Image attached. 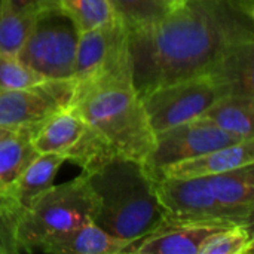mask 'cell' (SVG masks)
I'll return each mask as SVG.
<instances>
[{"label":"cell","instance_id":"cell-15","mask_svg":"<svg viewBox=\"0 0 254 254\" xmlns=\"http://www.w3.org/2000/svg\"><path fill=\"white\" fill-rule=\"evenodd\" d=\"M254 95L228 94L214 101L198 119L207 121L240 140L253 138Z\"/></svg>","mask_w":254,"mask_h":254},{"label":"cell","instance_id":"cell-27","mask_svg":"<svg viewBox=\"0 0 254 254\" xmlns=\"http://www.w3.org/2000/svg\"><path fill=\"white\" fill-rule=\"evenodd\" d=\"M0 4H1V0H0Z\"/></svg>","mask_w":254,"mask_h":254},{"label":"cell","instance_id":"cell-6","mask_svg":"<svg viewBox=\"0 0 254 254\" xmlns=\"http://www.w3.org/2000/svg\"><path fill=\"white\" fill-rule=\"evenodd\" d=\"M237 94L226 77L205 73L176 80L149 91L141 97L150 127L156 134L179 124L196 119L214 101Z\"/></svg>","mask_w":254,"mask_h":254},{"label":"cell","instance_id":"cell-21","mask_svg":"<svg viewBox=\"0 0 254 254\" xmlns=\"http://www.w3.org/2000/svg\"><path fill=\"white\" fill-rule=\"evenodd\" d=\"M253 243V226L237 225L208 237L199 254H249Z\"/></svg>","mask_w":254,"mask_h":254},{"label":"cell","instance_id":"cell-10","mask_svg":"<svg viewBox=\"0 0 254 254\" xmlns=\"http://www.w3.org/2000/svg\"><path fill=\"white\" fill-rule=\"evenodd\" d=\"M156 196L168 213L253 226L252 214L228 208L216 199L207 177H159L156 180Z\"/></svg>","mask_w":254,"mask_h":254},{"label":"cell","instance_id":"cell-14","mask_svg":"<svg viewBox=\"0 0 254 254\" xmlns=\"http://www.w3.org/2000/svg\"><path fill=\"white\" fill-rule=\"evenodd\" d=\"M85 121L73 107H65L45 119L34 131L31 144L37 153H65L82 135Z\"/></svg>","mask_w":254,"mask_h":254},{"label":"cell","instance_id":"cell-9","mask_svg":"<svg viewBox=\"0 0 254 254\" xmlns=\"http://www.w3.org/2000/svg\"><path fill=\"white\" fill-rule=\"evenodd\" d=\"M231 226L237 223L164 211L161 223L140 240L132 241L124 253L199 254L208 237Z\"/></svg>","mask_w":254,"mask_h":254},{"label":"cell","instance_id":"cell-11","mask_svg":"<svg viewBox=\"0 0 254 254\" xmlns=\"http://www.w3.org/2000/svg\"><path fill=\"white\" fill-rule=\"evenodd\" d=\"M61 109L65 107L55 98L51 79L34 88L0 89V128L4 129L39 125Z\"/></svg>","mask_w":254,"mask_h":254},{"label":"cell","instance_id":"cell-16","mask_svg":"<svg viewBox=\"0 0 254 254\" xmlns=\"http://www.w3.org/2000/svg\"><path fill=\"white\" fill-rule=\"evenodd\" d=\"M39 125L7 129L0 137V196L10 195L13 182L37 155L31 137Z\"/></svg>","mask_w":254,"mask_h":254},{"label":"cell","instance_id":"cell-18","mask_svg":"<svg viewBox=\"0 0 254 254\" xmlns=\"http://www.w3.org/2000/svg\"><path fill=\"white\" fill-rule=\"evenodd\" d=\"M67 161L64 153H37L10 188V196L25 207L34 196L54 185L55 176Z\"/></svg>","mask_w":254,"mask_h":254},{"label":"cell","instance_id":"cell-17","mask_svg":"<svg viewBox=\"0 0 254 254\" xmlns=\"http://www.w3.org/2000/svg\"><path fill=\"white\" fill-rule=\"evenodd\" d=\"M216 199L228 208L252 214L254 210V164L207 177Z\"/></svg>","mask_w":254,"mask_h":254},{"label":"cell","instance_id":"cell-1","mask_svg":"<svg viewBox=\"0 0 254 254\" xmlns=\"http://www.w3.org/2000/svg\"><path fill=\"white\" fill-rule=\"evenodd\" d=\"M254 10L252 0H185L159 21L129 33L132 86L149 91L213 73L237 94H253Z\"/></svg>","mask_w":254,"mask_h":254},{"label":"cell","instance_id":"cell-7","mask_svg":"<svg viewBox=\"0 0 254 254\" xmlns=\"http://www.w3.org/2000/svg\"><path fill=\"white\" fill-rule=\"evenodd\" d=\"M77 39L79 28L63 6L45 9L16 57L46 79H71Z\"/></svg>","mask_w":254,"mask_h":254},{"label":"cell","instance_id":"cell-12","mask_svg":"<svg viewBox=\"0 0 254 254\" xmlns=\"http://www.w3.org/2000/svg\"><path fill=\"white\" fill-rule=\"evenodd\" d=\"M250 164H254V138L241 140L238 143L214 149L202 155L168 165L158 174V179L208 177Z\"/></svg>","mask_w":254,"mask_h":254},{"label":"cell","instance_id":"cell-3","mask_svg":"<svg viewBox=\"0 0 254 254\" xmlns=\"http://www.w3.org/2000/svg\"><path fill=\"white\" fill-rule=\"evenodd\" d=\"M73 109L118 156L144 162L153 150L155 132L132 83L95 89Z\"/></svg>","mask_w":254,"mask_h":254},{"label":"cell","instance_id":"cell-13","mask_svg":"<svg viewBox=\"0 0 254 254\" xmlns=\"http://www.w3.org/2000/svg\"><path fill=\"white\" fill-rule=\"evenodd\" d=\"M129 241L112 237L94 222L83 223L74 229L49 238L39 252L51 254H119Z\"/></svg>","mask_w":254,"mask_h":254},{"label":"cell","instance_id":"cell-8","mask_svg":"<svg viewBox=\"0 0 254 254\" xmlns=\"http://www.w3.org/2000/svg\"><path fill=\"white\" fill-rule=\"evenodd\" d=\"M238 141L241 140L235 135L196 118L156 134L153 150L143 164L158 179V174L168 165Z\"/></svg>","mask_w":254,"mask_h":254},{"label":"cell","instance_id":"cell-22","mask_svg":"<svg viewBox=\"0 0 254 254\" xmlns=\"http://www.w3.org/2000/svg\"><path fill=\"white\" fill-rule=\"evenodd\" d=\"M79 31L92 30L115 19L107 0H61Z\"/></svg>","mask_w":254,"mask_h":254},{"label":"cell","instance_id":"cell-26","mask_svg":"<svg viewBox=\"0 0 254 254\" xmlns=\"http://www.w3.org/2000/svg\"><path fill=\"white\" fill-rule=\"evenodd\" d=\"M6 131H7V129H4V128H0V137H1V135L6 132Z\"/></svg>","mask_w":254,"mask_h":254},{"label":"cell","instance_id":"cell-5","mask_svg":"<svg viewBox=\"0 0 254 254\" xmlns=\"http://www.w3.org/2000/svg\"><path fill=\"white\" fill-rule=\"evenodd\" d=\"M71 79L74 80L71 107L95 89L132 83L129 31L119 19L79 31Z\"/></svg>","mask_w":254,"mask_h":254},{"label":"cell","instance_id":"cell-20","mask_svg":"<svg viewBox=\"0 0 254 254\" xmlns=\"http://www.w3.org/2000/svg\"><path fill=\"white\" fill-rule=\"evenodd\" d=\"M116 19H119L128 31H135L159 21L168 7L162 0H107Z\"/></svg>","mask_w":254,"mask_h":254},{"label":"cell","instance_id":"cell-24","mask_svg":"<svg viewBox=\"0 0 254 254\" xmlns=\"http://www.w3.org/2000/svg\"><path fill=\"white\" fill-rule=\"evenodd\" d=\"M12 9L18 12H30V13H39L45 9L51 7H60L63 6L61 0H7Z\"/></svg>","mask_w":254,"mask_h":254},{"label":"cell","instance_id":"cell-25","mask_svg":"<svg viewBox=\"0 0 254 254\" xmlns=\"http://www.w3.org/2000/svg\"><path fill=\"white\" fill-rule=\"evenodd\" d=\"M164 1V4L168 7V10H171V9H174V7H177V6H180L185 0H162Z\"/></svg>","mask_w":254,"mask_h":254},{"label":"cell","instance_id":"cell-23","mask_svg":"<svg viewBox=\"0 0 254 254\" xmlns=\"http://www.w3.org/2000/svg\"><path fill=\"white\" fill-rule=\"evenodd\" d=\"M46 77L25 65L16 55L0 54V89H25L43 83Z\"/></svg>","mask_w":254,"mask_h":254},{"label":"cell","instance_id":"cell-2","mask_svg":"<svg viewBox=\"0 0 254 254\" xmlns=\"http://www.w3.org/2000/svg\"><path fill=\"white\" fill-rule=\"evenodd\" d=\"M86 176L97 199L94 223L112 237L137 241L162 220L156 177L143 162L115 156Z\"/></svg>","mask_w":254,"mask_h":254},{"label":"cell","instance_id":"cell-4","mask_svg":"<svg viewBox=\"0 0 254 254\" xmlns=\"http://www.w3.org/2000/svg\"><path fill=\"white\" fill-rule=\"evenodd\" d=\"M97 199L85 174L52 185L34 196L21 211L15 241L19 252H39L49 238L94 222Z\"/></svg>","mask_w":254,"mask_h":254},{"label":"cell","instance_id":"cell-19","mask_svg":"<svg viewBox=\"0 0 254 254\" xmlns=\"http://www.w3.org/2000/svg\"><path fill=\"white\" fill-rule=\"evenodd\" d=\"M37 13L18 12L7 0L0 4V54L18 55L24 46Z\"/></svg>","mask_w":254,"mask_h":254}]
</instances>
